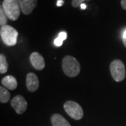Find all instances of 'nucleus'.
<instances>
[{
    "mask_svg": "<svg viewBox=\"0 0 126 126\" xmlns=\"http://www.w3.org/2000/svg\"><path fill=\"white\" fill-rule=\"evenodd\" d=\"M67 33L65 32H61L58 35L59 38L61 39L63 41L67 39Z\"/></svg>",
    "mask_w": 126,
    "mask_h": 126,
    "instance_id": "f3484780",
    "label": "nucleus"
},
{
    "mask_svg": "<svg viewBox=\"0 0 126 126\" xmlns=\"http://www.w3.org/2000/svg\"><path fill=\"white\" fill-rule=\"evenodd\" d=\"M123 38L126 39V30H125V32H123Z\"/></svg>",
    "mask_w": 126,
    "mask_h": 126,
    "instance_id": "4be33fe9",
    "label": "nucleus"
},
{
    "mask_svg": "<svg viewBox=\"0 0 126 126\" xmlns=\"http://www.w3.org/2000/svg\"><path fill=\"white\" fill-rule=\"evenodd\" d=\"M63 71L69 77H76L81 71V65L77 59L71 55L64 57L62 63Z\"/></svg>",
    "mask_w": 126,
    "mask_h": 126,
    "instance_id": "f257e3e1",
    "label": "nucleus"
},
{
    "mask_svg": "<svg viewBox=\"0 0 126 126\" xmlns=\"http://www.w3.org/2000/svg\"><path fill=\"white\" fill-rule=\"evenodd\" d=\"M80 6H81V9H83V10H84V9H86V5L85 4H83V3Z\"/></svg>",
    "mask_w": 126,
    "mask_h": 126,
    "instance_id": "aec40b11",
    "label": "nucleus"
},
{
    "mask_svg": "<svg viewBox=\"0 0 126 126\" xmlns=\"http://www.w3.org/2000/svg\"><path fill=\"white\" fill-rule=\"evenodd\" d=\"M0 36L1 40L6 46H13L17 43V38L18 36V31L13 27L6 25L1 27Z\"/></svg>",
    "mask_w": 126,
    "mask_h": 126,
    "instance_id": "7ed1b4c3",
    "label": "nucleus"
},
{
    "mask_svg": "<svg viewBox=\"0 0 126 126\" xmlns=\"http://www.w3.org/2000/svg\"><path fill=\"white\" fill-rule=\"evenodd\" d=\"M1 6L9 19L12 21L18 20L21 11L18 0H4Z\"/></svg>",
    "mask_w": 126,
    "mask_h": 126,
    "instance_id": "f03ea898",
    "label": "nucleus"
},
{
    "mask_svg": "<svg viewBox=\"0 0 126 126\" xmlns=\"http://www.w3.org/2000/svg\"><path fill=\"white\" fill-rule=\"evenodd\" d=\"M11 106L18 114H23L27 109V101L22 95H17L11 99Z\"/></svg>",
    "mask_w": 126,
    "mask_h": 126,
    "instance_id": "423d86ee",
    "label": "nucleus"
},
{
    "mask_svg": "<svg viewBox=\"0 0 126 126\" xmlns=\"http://www.w3.org/2000/svg\"><path fill=\"white\" fill-rule=\"evenodd\" d=\"M30 63L36 70H42L45 67V60L44 57L37 52H34L30 57Z\"/></svg>",
    "mask_w": 126,
    "mask_h": 126,
    "instance_id": "0eeeda50",
    "label": "nucleus"
},
{
    "mask_svg": "<svg viewBox=\"0 0 126 126\" xmlns=\"http://www.w3.org/2000/svg\"><path fill=\"white\" fill-rule=\"evenodd\" d=\"M26 86L30 92H35L39 88V81L35 74L29 73L26 77Z\"/></svg>",
    "mask_w": 126,
    "mask_h": 126,
    "instance_id": "1a4fd4ad",
    "label": "nucleus"
},
{
    "mask_svg": "<svg viewBox=\"0 0 126 126\" xmlns=\"http://www.w3.org/2000/svg\"><path fill=\"white\" fill-rule=\"evenodd\" d=\"M1 83L4 87L11 90H16L18 86V82L16 81V78L13 76H9V75L2 79Z\"/></svg>",
    "mask_w": 126,
    "mask_h": 126,
    "instance_id": "9d476101",
    "label": "nucleus"
},
{
    "mask_svg": "<svg viewBox=\"0 0 126 126\" xmlns=\"http://www.w3.org/2000/svg\"><path fill=\"white\" fill-rule=\"evenodd\" d=\"M11 94L6 88H3V86L0 87V102L1 103H6L10 99Z\"/></svg>",
    "mask_w": 126,
    "mask_h": 126,
    "instance_id": "f8f14e48",
    "label": "nucleus"
},
{
    "mask_svg": "<svg viewBox=\"0 0 126 126\" xmlns=\"http://www.w3.org/2000/svg\"><path fill=\"white\" fill-rule=\"evenodd\" d=\"M21 11L25 15H30L36 8L37 0H18Z\"/></svg>",
    "mask_w": 126,
    "mask_h": 126,
    "instance_id": "6e6552de",
    "label": "nucleus"
},
{
    "mask_svg": "<svg viewBox=\"0 0 126 126\" xmlns=\"http://www.w3.org/2000/svg\"><path fill=\"white\" fill-rule=\"evenodd\" d=\"M7 16L5 14L4 11L2 8V6H1L0 8V25L1 27L6 25V24L7 23Z\"/></svg>",
    "mask_w": 126,
    "mask_h": 126,
    "instance_id": "4468645a",
    "label": "nucleus"
},
{
    "mask_svg": "<svg viewBox=\"0 0 126 126\" xmlns=\"http://www.w3.org/2000/svg\"><path fill=\"white\" fill-rule=\"evenodd\" d=\"M63 4H64V1L63 0H58V1H57V6L60 7Z\"/></svg>",
    "mask_w": 126,
    "mask_h": 126,
    "instance_id": "6ab92c4d",
    "label": "nucleus"
},
{
    "mask_svg": "<svg viewBox=\"0 0 126 126\" xmlns=\"http://www.w3.org/2000/svg\"><path fill=\"white\" fill-rule=\"evenodd\" d=\"M88 1V0H72V5L73 7L77 8L78 6H80L83 1Z\"/></svg>",
    "mask_w": 126,
    "mask_h": 126,
    "instance_id": "2eb2a0df",
    "label": "nucleus"
},
{
    "mask_svg": "<svg viewBox=\"0 0 126 126\" xmlns=\"http://www.w3.org/2000/svg\"><path fill=\"white\" fill-rule=\"evenodd\" d=\"M50 121L53 126H71L70 123L59 113L53 114L51 116Z\"/></svg>",
    "mask_w": 126,
    "mask_h": 126,
    "instance_id": "9b49d317",
    "label": "nucleus"
},
{
    "mask_svg": "<svg viewBox=\"0 0 126 126\" xmlns=\"http://www.w3.org/2000/svg\"><path fill=\"white\" fill-rule=\"evenodd\" d=\"M123 44H124V46L126 47V39L123 38Z\"/></svg>",
    "mask_w": 126,
    "mask_h": 126,
    "instance_id": "412c9836",
    "label": "nucleus"
},
{
    "mask_svg": "<svg viewBox=\"0 0 126 126\" xmlns=\"http://www.w3.org/2000/svg\"><path fill=\"white\" fill-rule=\"evenodd\" d=\"M110 72L112 78L116 82L123 81L126 78V67L120 60H114L111 63Z\"/></svg>",
    "mask_w": 126,
    "mask_h": 126,
    "instance_id": "20e7f679",
    "label": "nucleus"
},
{
    "mask_svg": "<svg viewBox=\"0 0 126 126\" xmlns=\"http://www.w3.org/2000/svg\"><path fill=\"white\" fill-rule=\"evenodd\" d=\"M121 4L122 8L126 10V0H121Z\"/></svg>",
    "mask_w": 126,
    "mask_h": 126,
    "instance_id": "a211bd4d",
    "label": "nucleus"
},
{
    "mask_svg": "<svg viewBox=\"0 0 126 126\" xmlns=\"http://www.w3.org/2000/svg\"><path fill=\"white\" fill-rule=\"evenodd\" d=\"M63 40H62L61 39H60L59 37L56 38L54 41V44L56 46H58V47H60V46H61L63 45Z\"/></svg>",
    "mask_w": 126,
    "mask_h": 126,
    "instance_id": "dca6fc26",
    "label": "nucleus"
},
{
    "mask_svg": "<svg viewBox=\"0 0 126 126\" xmlns=\"http://www.w3.org/2000/svg\"><path fill=\"white\" fill-rule=\"evenodd\" d=\"M64 109L69 116L74 120H81L83 116V110L79 104L72 100L67 101L64 104Z\"/></svg>",
    "mask_w": 126,
    "mask_h": 126,
    "instance_id": "39448f33",
    "label": "nucleus"
},
{
    "mask_svg": "<svg viewBox=\"0 0 126 126\" xmlns=\"http://www.w3.org/2000/svg\"><path fill=\"white\" fill-rule=\"evenodd\" d=\"M9 67V64L7 63V60L4 55H0V73L4 74L7 72Z\"/></svg>",
    "mask_w": 126,
    "mask_h": 126,
    "instance_id": "ddd939ff",
    "label": "nucleus"
}]
</instances>
